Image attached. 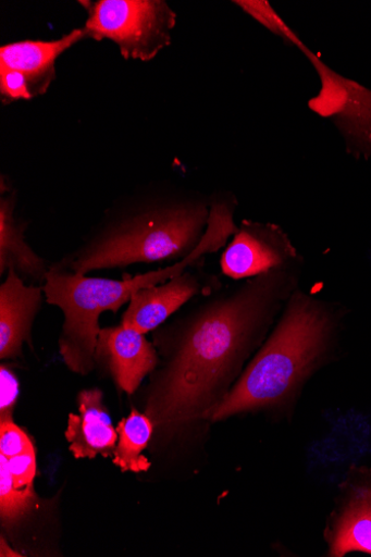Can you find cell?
I'll return each mask as SVG.
<instances>
[{
	"instance_id": "6da1fadb",
	"label": "cell",
	"mask_w": 371,
	"mask_h": 557,
	"mask_svg": "<svg viewBox=\"0 0 371 557\" xmlns=\"http://www.w3.org/2000/svg\"><path fill=\"white\" fill-rule=\"evenodd\" d=\"M301 267L223 286L175 323L154 330L159 364L145 391V414L154 426L210 420L300 287Z\"/></svg>"
},
{
	"instance_id": "7a4b0ae2",
	"label": "cell",
	"mask_w": 371,
	"mask_h": 557,
	"mask_svg": "<svg viewBox=\"0 0 371 557\" xmlns=\"http://www.w3.org/2000/svg\"><path fill=\"white\" fill-rule=\"evenodd\" d=\"M211 199L146 186L119 199L82 244L50 268L79 275L187 259L208 228Z\"/></svg>"
},
{
	"instance_id": "3957f363",
	"label": "cell",
	"mask_w": 371,
	"mask_h": 557,
	"mask_svg": "<svg viewBox=\"0 0 371 557\" xmlns=\"http://www.w3.org/2000/svg\"><path fill=\"white\" fill-rule=\"evenodd\" d=\"M337 324L330 302L298 287L272 334L211 414V422L290 407L309 379L327 362Z\"/></svg>"
},
{
	"instance_id": "277c9868",
	"label": "cell",
	"mask_w": 371,
	"mask_h": 557,
	"mask_svg": "<svg viewBox=\"0 0 371 557\" xmlns=\"http://www.w3.org/2000/svg\"><path fill=\"white\" fill-rule=\"evenodd\" d=\"M236 207V199L231 195L211 198L208 228L200 245L187 259L157 271L113 280L50 268L42 289L46 302L59 308L65 317L59 344L66 367L76 374H89L95 369L100 315L118 313L140 289L165 283L190 268L205 264L206 257L223 248L238 231L234 222Z\"/></svg>"
},
{
	"instance_id": "5b68a950",
	"label": "cell",
	"mask_w": 371,
	"mask_h": 557,
	"mask_svg": "<svg viewBox=\"0 0 371 557\" xmlns=\"http://www.w3.org/2000/svg\"><path fill=\"white\" fill-rule=\"evenodd\" d=\"M88 12L86 36L115 42L127 61L149 62L172 42L177 15L163 0L79 2Z\"/></svg>"
},
{
	"instance_id": "8992f818",
	"label": "cell",
	"mask_w": 371,
	"mask_h": 557,
	"mask_svg": "<svg viewBox=\"0 0 371 557\" xmlns=\"http://www.w3.org/2000/svg\"><path fill=\"white\" fill-rule=\"evenodd\" d=\"M321 78L322 88L308 100L309 110L334 123L355 159L371 158V89L329 67L299 39L296 45Z\"/></svg>"
},
{
	"instance_id": "52a82bcc",
	"label": "cell",
	"mask_w": 371,
	"mask_h": 557,
	"mask_svg": "<svg viewBox=\"0 0 371 557\" xmlns=\"http://www.w3.org/2000/svg\"><path fill=\"white\" fill-rule=\"evenodd\" d=\"M301 264L297 248L280 225L247 220L221 258L222 273L236 282Z\"/></svg>"
},
{
	"instance_id": "ba28073f",
	"label": "cell",
	"mask_w": 371,
	"mask_h": 557,
	"mask_svg": "<svg viewBox=\"0 0 371 557\" xmlns=\"http://www.w3.org/2000/svg\"><path fill=\"white\" fill-rule=\"evenodd\" d=\"M203 265L190 268L165 283L137 292L128 302L122 324L147 334L161 327L193 298L222 288V281L206 272Z\"/></svg>"
},
{
	"instance_id": "9c48e42d",
	"label": "cell",
	"mask_w": 371,
	"mask_h": 557,
	"mask_svg": "<svg viewBox=\"0 0 371 557\" xmlns=\"http://www.w3.org/2000/svg\"><path fill=\"white\" fill-rule=\"evenodd\" d=\"M96 366L108 373L116 386L133 395L145 377L150 375L159 364L154 345L145 334L126 327L100 329L95 348Z\"/></svg>"
},
{
	"instance_id": "30bf717a",
	"label": "cell",
	"mask_w": 371,
	"mask_h": 557,
	"mask_svg": "<svg viewBox=\"0 0 371 557\" xmlns=\"http://www.w3.org/2000/svg\"><path fill=\"white\" fill-rule=\"evenodd\" d=\"M44 300L42 285L26 283L12 270L7 273L0 285V359L22 358Z\"/></svg>"
},
{
	"instance_id": "8fae6325",
	"label": "cell",
	"mask_w": 371,
	"mask_h": 557,
	"mask_svg": "<svg viewBox=\"0 0 371 557\" xmlns=\"http://www.w3.org/2000/svg\"><path fill=\"white\" fill-rule=\"evenodd\" d=\"M87 38L84 28L55 40H22L0 47V69L21 73L33 97L44 95L57 78V62L73 46Z\"/></svg>"
},
{
	"instance_id": "7c38bea8",
	"label": "cell",
	"mask_w": 371,
	"mask_h": 557,
	"mask_svg": "<svg viewBox=\"0 0 371 557\" xmlns=\"http://www.w3.org/2000/svg\"><path fill=\"white\" fill-rule=\"evenodd\" d=\"M0 185V276L12 270L26 283L42 285L51 263L39 257L26 240L27 223L16 215V190L4 176Z\"/></svg>"
},
{
	"instance_id": "4fadbf2b",
	"label": "cell",
	"mask_w": 371,
	"mask_h": 557,
	"mask_svg": "<svg viewBox=\"0 0 371 557\" xmlns=\"http://www.w3.org/2000/svg\"><path fill=\"white\" fill-rule=\"evenodd\" d=\"M78 414L71 413L66 438L76 459L110 457L116 448L119 432L113 426L103 394L98 388L84 389L77 396Z\"/></svg>"
},
{
	"instance_id": "5bb4252c",
	"label": "cell",
	"mask_w": 371,
	"mask_h": 557,
	"mask_svg": "<svg viewBox=\"0 0 371 557\" xmlns=\"http://www.w3.org/2000/svg\"><path fill=\"white\" fill-rule=\"evenodd\" d=\"M326 539L332 557L351 552L371 555V484H358L349 490Z\"/></svg>"
},
{
	"instance_id": "9a60e30c",
	"label": "cell",
	"mask_w": 371,
	"mask_h": 557,
	"mask_svg": "<svg viewBox=\"0 0 371 557\" xmlns=\"http://www.w3.org/2000/svg\"><path fill=\"white\" fill-rule=\"evenodd\" d=\"M153 426L146 414L136 410L120 423L119 445L113 453V463L123 472L140 473L150 469V462L144 457L143 450L151 438Z\"/></svg>"
},
{
	"instance_id": "2e32d148",
	"label": "cell",
	"mask_w": 371,
	"mask_h": 557,
	"mask_svg": "<svg viewBox=\"0 0 371 557\" xmlns=\"http://www.w3.org/2000/svg\"><path fill=\"white\" fill-rule=\"evenodd\" d=\"M34 484L17 488L3 458H0V517L5 524H15L35 508Z\"/></svg>"
},
{
	"instance_id": "e0dca14e",
	"label": "cell",
	"mask_w": 371,
	"mask_h": 557,
	"mask_svg": "<svg viewBox=\"0 0 371 557\" xmlns=\"http://www.w3.org/2000/svg\"><path fill=\"white\" fill-rule=\"evenodd\" d=\"M28 435L20 429L12 417L0 418V453L8 459L34 450Z\"/></svg>"
},
{
	"instance_id": "ac0fdd59",
	"label": "cell",
	"mask_w": 371,
	"mask_h": 557,
	"mask_svg": "<svg viewBox=\"0 0 371 557\" xmlns=\"http://www.w3.org/2000/svg\"><path fill=\"white\" fill-rule=\"evenodd\" d=\"M0 97L4 104L34 98L26 78L21 73L7 69H0Z\"/></svg>"
},
{
	"instance_id": "d6986e66",
	"label": "cell",
	"mask_w": 371,
	"mask_h": 557,
	"mask_svg": "<svg viewBox=\"0 0 371 557\" xmlns=\"http://www.w3.org/2000/svg\"><path fill=\"white\" fill-rule=\"evenodd\" d=\"M0 458L5 460L17 488H25L34 484L36 475L35 449L17 455V457L11 459H8L4 455L0 454Z\"/></svg>"
},
{
	"instance_id": "ffe728a7",
	"label": "cell",
	"mask_w": 371,
	"mask_h": 557,
	"mask_svg": "<svg viewBox=\"0 0 371 557\" xmlns=\"http://www.w3.org/2000/svg\"><path fill=\"white\" fill-rule=\"evenodd\" d=\"M20 396L17 375L7 366L0 368V418L12 417Z\"/></svg>"
},
{
	"instance_id": "44dd1931",
	"label": "cell",
	"mask_w": 371,
	"mask_h": 557,
	"mask_svg": "<svg viewBox=\"0 0 371 557\" xmlns=\"http://www.w3.org/2000/svg\"><path fill=\"white\" fill-rule=\"evenodd\" d=\"M0 556H13V557H18V556H22L20 553L13 550L9 544H7V541L4 537H2V540H0Z\"/></svg>"
}]
</instances>
